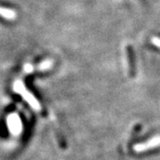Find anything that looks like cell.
<instances>
[{"label":"cell","instance_id":"1","mask_svg":"<svg viewBox=\"0 0 160 160\" xmlns=\"http://www.w3.org/2000/svg\"><path fill=\"white\" fill-rule=\"evenodd\" d=\"M14 88L17 92L21 93L23 96V98L28 102L36 109H39L40 106L38 102H37V100L33 97V95L31 93H29V92L26 90V88L24 87V86L22 85V83L21 81H17L14 85Z\"/></svg>","mask_w":160,"mask_h":160},{"label":"cell","instance_id":"2","mask_svg":"<svg viewBox=\"0 0 160 160\" xmlns=\"http://www.w3.org/2000/svg\"><path fill=\"white\" fill-rule=\"evenodd\" d=\"M160 145V135L158 136H155V137L151 138L149 141L146 142L140 143V144H136L133 149L136 151V152H142L144 150H148L149 149H152V148H156L158 146Z\"/></svg>","mask_w":160,"mask_h":160},{"label":"cell","instance_id":"3","mask_svg":"<svg viewBox=\"0 0 160 160\" xmlns=\"http://www.w3.org/2000/svg\"><path fill=\"white\" fill-rule=\"evenodd\" d=\"M0 16L4 17L6 20L12 21L16 18V12L12 9H8V8L0 6Z\"/></svg>","mask_w":160,"mask_h":160},{"label":"cell","instance_id":"4","mask_svg":"<svg viewBox=\"0 0 160 160\" xmlns=\"http://www.w3.org/2000/svg\"><path fill=\"white\" fill-rule=\"evenodd\" d=\"M52 66V62L51 60H45L44 62L40 63L38 65V69L39 70H46V69H49Z\"/></svg>","mask_w":160,"mask_h":160},{"label":"cell","instance_id":"5","mask_svg":"<svg viewBox=\"0 0 160 160\" xmlns=\"http://www.w3.org/2000/svg\"><path fill=\"white\" fill-rule=\"evenodd\" d=\"M151 43L155 45L157 47L160 48V38H158V37H152L151 38Z\"/></svg>","mask_w":160,"mask_h":160}]
</instances>
